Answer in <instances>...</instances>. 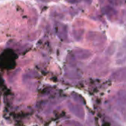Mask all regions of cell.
<instances>
[{
  "instance_id": "cell-2",
  "label": "cell",
  "mask_w": 126,
  "mask_h": 126,
  "mask_svg": "<svg viewBox=\"0 0 126 126\" xmlns=\"http://www.w3.org/2000/svg\"><path fill=\"white\" fill-rule=\"evenodd\" d=\"M68 108L70 112L75 115L77 118L83 120L85 118V111L83 106L78 103H72L69 102H68Z\"/></svg>"
},
{
  "instance_id": "cell-3",
  "label": "cell",
  "mask_w": 126,
  "mask_h": 126,
  "mask_svg": "<svg viewBox=\"0 0 126 126\" xmlns=\"http://www.w3.org/2000/svg\"><path fill=\"white\" fill-rule=\"evenodd\" d=\"M73 55L77 59L83 61V60H86L91 58L92 56V52L89 49L76 48L73 50Z\"/></svg>"
},
{
  "instance_id": "cell-11",
  "label": "cell",
  "mask_w": 126,
  "mask_h": 126,
  "mask_svg": "<svg viewBox=\"0 0 126 126\" xmlns=\"http://www.w3.org/2000/svg\"><path fill=\"white\" fill-rule=\"evenodd\" d=\"M109 5L114 7V6H120L122 4L123 1L122 0H108Z\"/></svg>"
},
{
  "instance_id": "cell-7",
  "label": "cell",
  "mask_w": 126,
  "mask_h": 126,
  "mask_svg": "<svg viewBox=\"0 0 126 126\" xmlns=\"http://www.w3.org/2000/svg\"><path fill=\"white\" fill-rule=\"evenodd\" d=\"M72 97L73 100H74L76 103H78V104H80V105H81L86 104V100H85V99H84L80 94H78V93H75V92L72 93Z\"/></svg>"
},
{
  "instance_id": "cell-12",
  "label": "cell",
  "mask_w": 126,
  "mask_h": 126,
  "mask_svg": "<svg viewBox=\"0 0 126 126\" xmlns=\"http://www.w3.org/2000/svg\"><path fill=\"white\" fill-rule=\"evenodd\" d=\"M120 22L121 23H123V22H126V10H123L122 13H120Z\"/></svg>"
},
{
  "instance_id": "cell-14",
  "label": "cell",
  "mask_w": 126,
  "mask_h": 126,
  "mask_svg": "<svg viewBox=\"0 0 126 126\" xmlns=\"http://www.w3.org/2000/svg\"><path fill=\"white\" fill-rule=\"evenodd\" d=\"M123 48L126 50V36L124 38V39L123 41Z\"/></svg>"
},
{
  "instance_id": "cell-9",
  "label": "cell",
  "mask_w": 126,
  "mask_h": 126,
  "mask_svg": "<svg viewBox=\"0 0 126 126\" xmlns=\"http://www.w3.org/2000/svg\"><path fill=\"white\" fill-rule=\"evenodd\" d=\"M115 49H116V43H114V42L111 43V45L109 46V48H107V50L106 51V54L109 55V56H111L114 53Z\"/></svg>"
},
{
  "instance_id": "cell-4",
  "label": "cell",
  "mask_w": 126,
  "mask_h": 126,
  "mask_svg": "<svg viewBox=\"0 0 126 126\" xmlns=\"http://www.w3.org/2000/svg\"><path fill=\"white\" fill-rule=\"evenodd\" d=\"M110 79L117 82H126V67H122L114 71L111 74Z\"/></svg>"
},
{
  "instance_id": "cell-5",
  "label": "cell",
  "mask_w": 126,
  "mask_h": 126,
  "mask_svg": "<svg viewBox=\"0 0 126 126\" xmlns=\"http://www.w3.org/2000/svg\"><path fill=\"white\" fill-rule=\"evenodd\" d=\"M56 33L58 37L63 41L68 39V27L61 22L56 23Z\"/></svg>"
},
{
  "instance_id": "cell-13",
  "label": "cell",
  "mask_w": 126,
  "mask_h": 126,
  "mask_svg": "<svg viewBox=\"0 0 126 126\" xmlns=\"http://www.w3.org/2000/svg\"><path fill=\"white\" fill-rule=\"evenodd\" d=\"M70 123V124L72 125V126H82V124H80V123H78V122H77V121H71V122H69Z\"/></svg>"
},
{
  "instance_id": "cell-6",
  "label": "cell",
  "mask_w": 126,
  "mask_h": 126,
  "mask_svg": "<svg viewBox=\"0 0 126 126\" xmlns=\"http://www.w3.org/2000/svg\"><path fill=\"white\" fill-rule=\"evenodd\" d=\"M102 12L109 18L110 20H113L116 17L118 16V12L117 10L111 5H106L102 8Z\"/></svg>"
},
{
  "instance_id": "cell-8",
  "label": "cell",
  "mask_w": 126,
  "mask_h": 126,
  "mask_svg": "<svg viewBox=\"0 0 126 126\" xmlns=\"http://www.w3.org/2000/svg\"><path fill=\"white\" fill-rule=\"evenodd\" d=\"M84 35V30L83 29H76L73 30V36L76 41H80Z\"/></svg>"
},
{
  "instance_id": "cell-10",
  "label": "cell",
  "mask_w": 126,
  "mask_h": 126,
  "mask_svg": "<svg viewBox=\"0 0 126 126\" xmlns=\"http://www.w3.org/2000/svg\"><path fill=\"white\" fill-rule=\"evenodd\" d=\"M66 2L69 3V4H78L80 2H86L87 4H90L92 3V0H65Z\"/></svg>"
},
{
  "instance_id": "cell-1",
  "label": "cell",
  "mask_w": 126,
  "mask_h": 126,
  "mask_svg": "<svg viewBox=\"0 0 126 126\" xmlns=\"http://www.w3.org/2000/svg\"><path fill=\"white\" fill-rule=\"evenodd\" d=\"M86 40L95 49L102 50L107 41L105 33L99 31H89L86 34Z\"/></svg>"
},
{
  "instance_id": "cell-16",
  "label": "cell",
  "mask_w": 126,
  "mask_h": 126,
  "mask_svg": "<svg viewBox=\"0 0 126 126\" xmlns=\"http://www.w3.org/2000/svg\"><path fill=\"white\" fill-rule=\"evenodd\" d=\"M125 88H126V86H125Z\"/></svg>"
},
{
  "instance_id": "cell-15",
  "label": "cell",
  "mask_w": 126,
  "mask_h": 126,
  "mask_svg": "<svg viewBox=\"0 0 126 126\" xmlns=\"http://www.w3.org/2000/svg\"><path fill=\"white\" fill-rule=\"evenodd\" d=\"M38 1H41V2H44V3H47V2H49V1H54V0H37Z\"/></svg>"
}]
</instances>
